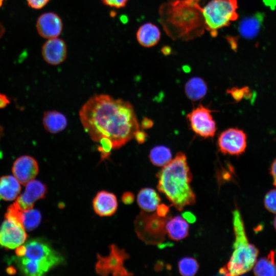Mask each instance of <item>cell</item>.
Returning <instances> with one entry per match:
<instances>
[{
  "instance_id": "cell-1",
  "label": "cell",
  "mask_w": 276,
  "mask_h": 276,
  "mask_svg": "<svg viewBox=\"0 0 276 276\" xmlns=\"http://www.w3.org/2000/svg\"><path fill=\"white\" fill-rule=\"evenodd\" d=\"M79 116L85 131L99 144L102 160L134 138L140 126L130 103L106 94L90 97Z\"/></svg>"
},
{
  "instance_id": "cell-2",
  "label": "cell",
  "mask_w": 276,
  "mask_h": 276,
  "mask_svg": "<svg viewBox=\"0 0 276 276\" xmlns=\"http://www.w3.org/2000/svg\"><path fill=\"white\" fill-rule=\"evenodd\" d=\"M199 1L170 0L160 7V22L168 35L185 40L203 33L204 25Z\"/></svg>"
},
{
  "instance_id": "cell-3",
  "label": "cell",
  "mask_w": 276,
  "mask_h": 276,
  "mask_svg": "<svg viewBox=\"0 0 276 276\" xmlns=\"http://www.w3.org/2000/svg\"><path fill=\"white\" fill-rule=\"evenodd\" d=\"M158 190L166 196L177 210L195 202V195L190 183L192 174L187 163V156L182 152L163 166L157 174Z\"/></svg>"
},
{
  "instance_id": "cell-4",
  "label": "cell",
  "mask_w": 276,
  "mask_h": 276,
  "mask_svg": "<svg viewBox=\"0 0 276 276\" xmlns=\"http://www.w3.org/2000/svg\"><path fill=\"white\" fill-rule=\"evenodd\" d=\"M233 226L235 240L233 252L227 263L219 270L225 275L235 276L243 274L254 267L259 254L258 248L249 243L243 221L239 210L233 213Z\"/></svg>"
},
{
  "instance_id": "cell-5",
  "label": "cell",
  "mask_w": 276,
  "mask_h": 276,
  "mask_svg": "<svg viewBox=\"0 0 276 276\" xmlns=\"http://www.w3.org/2000/svg\"><path fill=\"white\" fill-rule=\"evenodd\" d=\"M237 8V0L210 1L202 8L204 29L212 37L216 36L218 29L238 18Z\"/></svg>"
},
{
  "instance_id": "cell-6",
  "label": "cell",
  "mask_w": 276,
  "mask_h": 276,
  "mask_svg": "<svg viewBox=\"0 0 276 276\" xmlns=\"http://www.w3.org/2000/svg\"><path fill=\"white\" fill-rule=\"evenodd\" d=\"M16 255L39 265L46 272L64 261L62 256L48 243L39 239L28 241L18 247Z\"/></svg>"
},
{
  "instance_id": "cell-7",
  "label": "cell",
  "mask_w": 276,
  "mask_h": 276,
  "mask_svg": "<svg viewBox=\"0 0 276 276\" xmlns=\"http://www.w3.org/2000/svg\"><path fill=\"white\" fill-rule=\"evenodd\" d=\"M169 218L160 217L156 213L149 214L141 212L134 221L136 234L147 244H158L164 240L167 232L166 224Z\"/></svg>"
},
{
  "instance_id": "cell-8",
  "label": "cell",
  "mask_w": 276,
  "mask_h": 276,
  "mask_svg": "<svg viewBox=\"0 0 276 276\" xmlns=\"http://www.w3.org/2000/svg\"><path fill=\"white\" fill-rule=\"evenodd\" d=\"M109 249V255L105 257L97 255L95 266L97 273L104 276L110 274L115 276L132 275L124 265L125 261L129 258L128 254L114 244H111Z\"/></svg>"
},
{
  "instance_id": "cell-9",
  "label": "cell",
  "mask_w": 276,
  "mask_h": 276,
  "mask_svg": "<svg viewBox=\"0 0 276 276\" xmlns=\"http://www.w3.org/2000/svg\"><path fill=\"white\" fill-rule=\"evenodd\" d=\"M212 112L209 108L199 104L187 114L193 131L204 138L213 137L217 130Z\"/></svg>"
},
{
  "instance_id": "cell-10",
  "label": "cell",
  "mask_w": 276,
  "mask_h": 276,
  "mask_svg": "<svg viewBox=\"0 0 276 276\" xmlns=\"http://www.w3.org/2000/svg\"><path fill=\"white\" fill-rule=\"evenodd\" d=\"M218 146L224 154L238 156L243 153L247 146V136L241 129L228 128L218 136Z\"/></svg>"
},
{
  "instance_id": "cell-11",
  "label": "cell",
  "mask_w": 276,
  "mask_h": 276,
  "mask_svg": "<svg viewBox=\"0 0 276 276\" xmlns=\"http://www.w3.org/2000/svg\"><path fill=\"white\" fill-rule=\"evenodd\" d=\"M27 237L25 229L14 220L6 218L0 227V245L5 248H16L25 242Z\"/></svg>"
},
{
  "instance_id": "cell-12",
  "label": "cell",
  "mask_w": 276,
  "mask_h": 276,
  "mask_svg": "<svg viewBox=\"0 0 276 276\" xmlns=\"http://www.w3.org/2000/svg\"><path fill=\"white\" fill-rule=\"evenodd\" d=\"M13 176L20 183L26 185L38 174L39 167L36 160L30 155H22L14 162L12 168Z\"/></svg>"
},
{
  "instance_id": "cell-13",
  "label": "cell",
  "mask_w": 276,
  "mask_h": 276,
  "mask_svg": "<svg viewBox=\"0 0 276 276\" xmlns=\"http://www.w3.org/2000/svg\"><path fill=\"white\" fill-rule=\"evenodd\" d=\"M5 218L15 220L20 224L25 230L31 231L39 225L41 215L37 210H21L14 203L8 207Z\"/></svg>"
},
{
  "instance_id": "cell-14",
  "label": "cell",
  "mask_w": 276,
  "mask_h": 276,
  "mask_svg": "<svg viewBox=\"0 0 276 276\" xmlns=\"http://www.w3.org/2000/svg\"><path fill=\"white\" fill-rule=\"evenodd\" d=\"M47 192V189L44 183L33 179L26 184L24 193L17 197L15 203L23 211L33 209L35 201L44 198Z\"/></svg>"
},
{
  "instance_id": "cell-15",
  "label": "cell",
  "mask_w": 276,
  "mask_h": 276,
  "mask_svg": "<svg viewBox=\"0 0 276 276\" xmlns=\"http://www.w3.org/2000/svg\"><path fill=\"white\" fill-rule=\"evenodd\" d=\"M62 28V21L60 17L53 12L43 13L37 20V32L44 38H56L61 34Z\"/></svg>"
},
{
  "instance_id": "cell-16",
  "label": "cell",
  "mask_w": 276,
  "mask_h": 276,
  "mask_svg": "<svg viewBox=\"0 0 276 276\" xmlns=\"http://www.w3.org/2000/svg\"><path fill=\"white\" fill-rule=\"evenodd\" d=\"M41 54L48 63L58 65L62 63L67 56V48L65 42L60 38L49 39L43 45Z\"/></svg>"
},
{
  "instance_id": "cell-17",
  "label": "cell",
  "mask_w": 276,
  "mask_h": 276,
  "mask_svg": "<svg viewBox=\"0 0 276 276\" xmlns=\"http://www.w3.org/2000/svg\"><path fill=\"white\" fill-rule=\"evenodd\" d=\"M116 195L106 191L99 192L93 200V206L95 213L102 217L110 216L118 208Z\"/></svg>"
},
{
  "instance_id": "cell-18",
  "label": "cell",
  "mask_w": 276,
  "mask_h": 276,
  "mask_svg": "<svg viewBox=\"0 0 276 276\" xmlns=\"http://www.w3.org/2000/svg\"><path fill=\"white\" fill-rule=\"evenodd\" d=\"M265 14L259 12L244 17L239 23V33L245 39L255 38L261 30Z\"/></svg>"
},
{
  "instance_id": "cell-19",
  "label": "cell",
  "mask_w": 276,
  "mask_h": 276,
  "mask_svg": "<svg viewBox=\"0 0 276 276\" xmlns=\"http://www.w3.org/2000/svg\"><path fill=\"white\" fill-rule=\"evenodd\" d=\"M42 124L45 130L52 134H56L64 130L67 125L66 117L57 110L44 112Z\"/></svg>"
},
{
  "instance_id": "cell-20",
  "label": "cell",
  "mask_w": 276,
  "mask_h": 276,
  "mask_svg": "<svg viewBox=\"0 0 276 276\" xmlns=\"http://www.w3.org/2000/svg\"><path fill=\"white\" fill-rule=\"evenodd\" d=\"M160 38L158 28L148 22L141 26L136 32V38L139 43L144 47H151L156 44Z\"/></svg>"
},
{
  "instance_id": "cell-21",
  "label": "cell",
  "mask_w": 276,
  "mask_h": 276,
  "mask_svg": "<svg viewBox=\"0 0 276 276\" xmlns=\"http://www.w3.org/2000/svg\"><path fill=\"white\" fill-rule=\"evenodd\" d=\"M168 237L178 241L185 238L189 233V225L186 220L180 216L168 219L166 224Z\"/></svg>"
},
{
  "instance_id": "cell-22",
  "label": "cell",
  "mask_w": 276,
  "mask_h": 276,
  "mask_svg": "<svg viewBox=\"0 0 276 276\" xmlns=\"http://www.w3.org/2000/svg\"><path fill=\"white\" fill-rule=\"evenodd\" d=\"M21 190L20 182L14 176L5 175L0 178V198L11 201L17 198Z\"/></svg>"
},
{
  "instance_id": "cell-23",
  "label": "cell",
  "mask_w": 276,
  "mask_h": 276,
  "mask_svg": "<svg viewBox=\"0 0 276 276\" xmlns=\"http://www.w3.org/2000/svg\"><path fill=\"white\" fill-rule=\"evenodd\" d=\"M160 202V198L153 189L145 188L141 189L137 196V202L144 211L153 212L156 210Z\"/></svg>"
},
{
  "instance_id": "cell-24",
  "label": "cell",
  "mask_w": 276,
  "mask_h": 276,
  "mask_svg": "<svg viewBox=\"0 0 276 276\" xmlns=\"http://www.w3.org/2000/svg\"><path fill=\"white\" fill-rule=\"evenodd\" d=\"M208 86L202 78L194 77L190 79L185 86V94L188 98L193 101L202 99L206 94Z\"/></svg>"
},
{
  "instance_id": "cell-25",
  "label": "cell",
  "mask_w": 276,
  "mask_h": 276,
  "mask_svg": "<svg viewBox=\"0 0 276 276\" xmlns=\"http://www.w3.org/2000/svg\"><path fill=\"white\" fill-rule=\"evenodd\" d=\"M254 273L258 276H275L276 263L274 251H270L267 257L256 261L254 266Z\"/></svg>"
},
{
  "instance_id": "cell-26",
  "label": "cell",
  "mask_w": 276,
  "mask_h": 276,
  "mask_svg": "<svg viewBox=\"0 0 276 276\" xmlns=\"http://www.w3.org/2000/svg\"><path fill=\"white\" fill-rule=\"evenodd\" d=\"M149 158L151 163L156 166L163 167L172 159L170 149L165 146H156L151 149Z\"/></svg>"
},
{
  "instance_id": "cell-27",
  "label": "cell",
  "mask_w": 276,
  "mask_h": 276,
  "mask_svg": "<svg viewBox=\"0 0 276 276\" xmlns=\"http://www.w3.org/2000/svg\"><path fill=\"white\" fill-rule=\"evenodd\" d=\"M197 261L190 257H185L181 259L178 263V268L180 273L185 276L195 275L198 269Z\"/></svg>"
},
{
  "instance_id": "cell-28",
  "label": "cell",
  "mask_w": 276,
  "mask_h": 276,
  "mask_svg": "<svg viewBox=\"0 0 276 276\" xmlns=\"http://www.w3.org/2000/svg\"><path fill=\"white\" fill-rule=\"evenodd\" d=\"M227 93L231 94L234 99L237 101H240L243 98H250L251 92L247 87L242 88L233 87L227 90Z\"/></svg>"
},
{
  "instance_id": "cell-29",
  "label": "cell",
  "mask_w": 276,
  "mask_h": 276,
  "mask_svg": "<svg viewBox=\"0 0 276 276\" xmlns=\"http://www.w3.org/2000/svg\"><path fill=\"white\" fill-rule=\"evenodd\" d=\"M264 203L268 211L276 214V189L270 190L266 194Z\"/></svg>"
},
{
  "instance_id": "cell-30",
  "label": "cell",
  "mask_w": 276,
  "mask_h": 276,
  "mask_svg": "<svg viewBox=\"0 0 276 276\" xmlns=\"http://www.w3.org/2000/svg\"><path fill=\"white\" fill-rule=\"evenodd\" d=\"M128 0H102L106 6L120 8L124 7Z\"/></svg>"
},
{
  "instance_id": "cell-31",
  "label": "cell",
  "mask_w": 276,
  "mask_h": 276,
  "mask_svg": "<svg viewBox=\"0 0 276 276\" xmlns=\"http://www.w3.org/2000/svg\"><path fill=\"white\" fill-rule=\"evenodd\" d=\"M29 6L35 9H40L44 7L50 0H26Z\"/></svg>"
},
{
  "instance_id": "cell-32",
  "label": "cell",
  "mask_w": 276,
  "mask_h": 276,
  "mask_svg": "<svg viewBox=\"0 0 276 276\" xmlns=\"http://www.w3.org/2000/svg\"><path fill=\"white\" fill-rule=\"evenodd\" d=\"M122 201L125 204H130L134 200V195L130 192H126L122 196Z\"/></svg>"
},
{
  "instance_id": "cell-33",
  "label": "cell",
  "mask_w": 276,
  "mask_h": 276,
  "mask_svg": "<svg viewBox=\"0 0 276 276\" xmlns=\"http://www.w3.org/2000/svg\"><path fill=\"white\" fill-rule=\"evenodd\" d=\"M156 214L160 217H166L169 212V208L164 204H159L156 208Z\"/></svg>"
},
{
  "instance_id": "cell-34",
  "label": "cell",
  "mask_w": 276,
  "mask_h": 276,
  "mask_svg": "<svg viewBox=\"0 0 276 276\" xmlns=\"http://www.w3.org/2000/svg\"><path fill=\"white\" fill-rule=\"evenodd\" d=\"M147 137V134L140 129L135 133L134 138L139 144H142L145 141Z\"/></svg>"
},
{
  "instance_id": "cell-35",
  "label": "cell",
  "mask_w": 276,
  "mask_h": 276,
  "mask_svg": "<svg viewBox=\"0 0 276 276\" xmlns=\"http://www.w3.org/2000/svg\"><path fill=\"white\" fill-rule=\"evenodd\" d=\"M10 103V100L8 96L0 93V109L5 108Z\"/></svg>"
},
{
  "instance_id": "cell-36",
  "label": "cell",
  "mask_w": 276,
  "mask_h": 276,
  "mask_svg": "<svg viewBox=\"0 0 276 276\" xmlns=\"http://www.w3.org/2000/svg\"><path fill=\"white\" fill-rule=\"evenodd\" d=\"M270 172L273 180V185L276 187V158L274 159L270 166Z\"/></svg>"
},
{
  "instance_id": "cell-37",
  "label": "cell",
  "mask_w": 276,
  "mask_h": 276,
  "mask_svg": "<svg viewBox=\"0 0 276 276\" xmlns=\"http://www.w3.org/2000/svg\"><path fill=\"white\" fill-rule=\"evenodd\" d=\"M153 125V121L147 118H144L141 122V127L143 129H149L152 127Z\"/></svg>"
},
{
  "instance_id": "cell-38",
  "label": "cell",
  "mask_w": 276,
  "mask_h": 276,
  "mask_svg": "<svg viewBox=\"0 0 276 276\" xmlns=\"http://www.w3.org/2000/svg\"><path fill=\"white\" fill-rule=\"evenodd\" d=\"M183 218L188 222L192 223L194 222L195 220V217L192 213L190 212H185L183 213Z\"/></svg>"
},
{
  "instance_id": "cell-39",
  "label": "cell",
  "mask_w": 276,
  "mask_h": 276,
  "mask_svg": "<svg viewBox=\"0 0 276 276\" xmlns=\"http://www.w3.org/2000/svg\"><path fill=\"white\" fill-rule=\"evenodd\" d=\"M4 134V129L2 126L0 125V140Z\"/></svg>"
},
{
  "instance_id": "cell-40",
  "label": "cell",
  "mask_w": 276,
  "mask_h": 276,
  "mask_svg": "<svg viewBox=\"0 0 276 276\" xmlns=\"http://www.w3.org/2000/svg\"><path fill=\"white\" fill-rule=\"evenodd\" d=\"M273 226L274 228L276 230V216L274 217V220H273Z\"/></svg>"
},
{
  "instance_id": "cell-41",
  "label": "cell",
  "mask_w": 276,
  "mask_h": 276,
  "mask_svg": "<svg viewBox=\"0 0 276 276\" xmlns=\"http://www.w3.org/2000/svg\"><path fill=\"white\" fill-rule=\"evenodd\" d=\"M4 0H0V7L2 5Z\"/></svg>"
}]
</instances>
